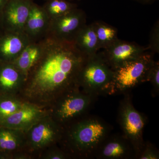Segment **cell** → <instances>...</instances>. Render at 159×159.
Segmentation results:
<instances>
[{
	"mask_svg": "<svg viewBox=\"0 0 159 159\" xmlns=\"http://www.w3.org/2000/svg\"><path fill=\"white\" fill-rule=\"evenodd\" d=\"M42 7L51 20L67 14L77 6L69 0H47Z\"/></svg>",
	"mask_w": 159,
	"mask_h": 159,
	"instance_id": "20",
	"label": "cell"
},
{
	"mask_svg": "<svg viewBox=\"0 0 159 159\" xmlns=\"http://www.w3.org/2000/svg\"><path fill=\"white\" fill-rule=\"evenodd\" d=\"M66 127L61 139H64L67 152L70 156L74 155L84 159L94 157L97 149L112 129L104 120L94 116L77 119Z\"/></svg>",
	"mask_w": 159,
	"mask_h": 159,
	"instance_id": "2",
	"label": "cell"
},
{
	"mask_svg": "<svg viewBox=\"0 0 159 159\" xmlns=\"http://www.w3.org/2000/svg\"><path fill=\"white\" fill-rule=\"evenodd\" d=\"M97 98L75 87L66 91L54 101L51 117L64 128L86 113Z\"/></svg>",
	"mask_w": 159,
	"mask_h": 159,
	"instance_id": "4",
	"label": "cell"
},
{
	"mask_svg": "<svg viewBox=\"0 0 159 159\" xmlns=\"http://www.w3.org/2000/svg\"><path fill=\"white\" fill-rule=\"evenodd\" d=\"M137 159H159V151L152 143L145 142L144 146Z\"/></svg>",
	"mask_w": 159,
	"mask_h": 159,
	"instance_id": "23",
	"label": "cell"
},
{
	"mask_svg": "<svg viewBox=\"0 0 159 159\" xmlns=\"http://www.w3.org/2000/svg\"><path fill=\"white\" fill-rule=\"evenodd\" d=\"M50 19L42 6L32 2L24 32L32 41H36L45 37Z\"/></svg>",
	"mask_w": 159,
	"mask_h": 159,
	"instance_id": "14",
	"label": "cell"
},
{
	"mask_svg": "<svg viewBox=\"0 0 159 159\" xmlns=\"http://www.w3.org/2000/svg\"><path fill=\"white\" fill-rule=\"evenodd\" d=\"M143 4H151L157 0H133Z\"/></svg>",
	"mask_w": 159,
	"mask_h": 159,
	"instance_id": "26",
	"label": "cell"
},
{
	"mask_svg": "<svg viewBox=\"0 0 159 159\" xmlns=\"http://www.w3.org/2000/svg\"><path fill=\"white\" fill-rule=\"evenodd\" d=\"M27 76L12 62L3 61L0 65V95L16 94L22 90Z\"/></svg>",
	"mask_w": 159,
	"mask_h": 159,
	"instance_id": "13",
	"label": "cell"
},
{
	"mask_svg": "<svg viewBox=\"0 0 159 159\" xmlns=\"http://www.w3.org/2000/svg\"><path fill=\"white\" fill-rule=\"evenodd\" d=\"M32 0H8L0 11L7 32H24Z\"/></svg>",
	"mask_w": 159,
	"mask_h": 159,
	"instance_id": "12",
	"label": "cell"
},
{
	"mask_svg": "<svg viewBox=\"0 0 159 159\" xmlns=\"http://www.w3.org/2000/svg\"><path fill=\"white\" fill-rule=\"evenodd\" d=\"M7 1L8 0H0V11L2 9Z\"/></svg>",
	"mask_w": 159,
	"mask_h": 159,
	"instance_id": "27",
	"label": "cell"
},
{
	"mask_svg": "<svg viewBox=\"0 0 159 159\" xmlns=\"http://www.w3.org/2000/svg\"><path fill=\"white\" fill-rule=\"evenodd\" d=\"M64 129L48 114L26 132L25 145L32 151L45 148L61 140Z\"/></svg>",
	"mask_w": 159,
	"mask_h": 159,
	"instance_id": "7",
	"label": "cell"
},
{
	"mask_svg": "<svg viewBox=\"0 0 159 159\" xmlns=\"http://www.w3.org/2000/svg\"><path fill=\"white\" fill-rule=\"evenodd\" d=\"M154 61L153 54L146 52L114 69L105 95L128 93L141 84L147 82L148 71Z\"/></svg>",
	"mask_w": 159,
	"mask_h": 159,
	"instance_id": "3",
	"label": "cell"
},
{
	"mask_svg": "<svg viewBox=\"0 0 159 159\" xmlns=\"http://www.w3.org/2000/svg\"><path fill=\"white\" fill-rule=\"evenodd\" d=\"M93 24L100 49L107 48L119 39L118 31L115 27L101 21H97Z\"/></svg>",
	"mask_w": 159,
	"mask_h": 159,
	"instance_id": "19",
	"label": "cell"
},
{
	"mask_svg": "<svg viewBox=\"0 0 159 159\" xmlns=\"http://www.w3.org/2000/svg\"><path fill=\"white\" fill-rule=\"evenodd\" d=\"M69 1H72V0H69ZM77 1H80V0H77Z\"/></svg>",
	"mask_w": 159,
	"mask_h": 159,
	"instance_id": "28",
	"label": "cell"
},
{
	"mask_svg": "<svg viewBox=\"0 0 159 159\" xmlns=\"http://www.w3.org/2000/svg\"><path fill=\"white\" fill-rule=\"evenodd\" d=\"M72 42L87 57L95 55L100 49L93 23L91 25L86 24L80 29Z\"/></svg>",
	"mask_w": 159,
	"mask_h": 159,
	"instance_id": "17",
	"label": "cell"
},
{
	"mask_svg": "<svg viewBox=\"0 0 159 159\" xmlns=\"http://www.w3.org/2000/svg\"><path fill=\"white\" fill-rule=\"evenodd\" d=\"M148 50L152 54L159 53V21L156 22L150 32Z\"/></svg>",
	"mask_w": 159,
	"mask_h": 159,
	"instance_id": "24",
	"label": "cell"
},
{
	"mask_svg": "<svg viewBox=\"0 0 159 159\" xmlns=\"http://www.w3.org/2000/svg\"><path fill=\"white\" fill-rule=\"evenodd\" d=\"M147 82H150L152 85V94L156 97L159 93V62L155 61L148 71Z\"/></svg>",
	"mask_w": 159,
	"mask_h": 159,
	"instance_id": "22",
	"label": "cell"
},
{
	"mask_svg": "<svg viewBox=\"0 0 159 159\" xmlns=\"http://www.w3.org/2000/svg\"><path fill=\"white\" fill-rule=\"evenodd\" d=\"M43 46L44 38L39 40L31 42L12 62L27 78L29 71L40 57Z\"/></svg>",
	"mask_w": 159,
	"mask_h": 159,
	"instance_id": "18",
	"label": "cell"
},
{
	"mask_svg": "<svg viewBox=\"0 0 159 159\" xmlns=\"http://www.w3.org/2000/svg\"><path fill=\"white\" fill-rule=\"evenodd\" d=\"M137 157L133 145L123 134L109 135L94 155L98 159H134Z\"/></svg>",
	"mask_w": 159,
	"mask_h": 159,
	"instance_id": "10",
	"label": "cell"
},
{
	"mask_svg": "<svg viewBox=\"0 0 159 159\" xmlns=\"http://www.w3.org/2000/svg\"><path fill=\"white\" fill-rule=\"evenodd\" d=\"M87 57L73 42L44 38L42 53L22 90L25 97L43 107L53 104L66 91L78 86V76Z\"/></svg>",
	"mask_w": 159,
	"mask_h": 159,
	"instance_id": "1",
	"label": "cell"
},
{
	"mask_svg": "<svg viewBox=\"0 0 159 159\" xmlns=\"http://www.w3.org/2000/svg\"><path fill=\"white\" fill-rule=\"evenodd\" d=\"M25 133L0 125V158L9 157L10 153L25 145Z\"/></svg>",
	"mask_w": 159,
	"mask_h": 159,
	"instance_id": "16",
	"label": "cell"
},
{
	"mask_svg": "<svg viewBox=\"0 0 159 159\" xmlns=\"http://www.w3.org/2000/svg\"><path fill=\"white\" fill-rule=\"evenodd\" d=\"M0 39V57L12 62L32 41L25 32H7Z\"/></svg>",
	"mask_w": 159,
	"mask_h": 159,
	"instance_id": "15",
	"label": "cell"
},
{
	"mask_svg": "<svg viewBox=\"0 0 159 159\" xmlns=\"http://www.w3.org/2000/svg\"><path fill=\"white\" fill-rule=\"evenodd\" d=\"M125 95L119 103L118 122L123 134L129 140L135 149L137 158L145 144L143 132L147 120L143 114L134 107L129 94Z\"/></svg>",
	"mask_w": 159,
	"mask_h": 159,
	"instance_id": "6",
	"label": "cell"
},
{
	"mask_svg": "<svg viewBox=\"0 0 159 159\" xmlns=\"http://www.w3.org/2000/svg\"><path fill=\"white\" fill-rule=\"evenodd\" d=\"M86 24L85 12L77 8L65 15L50 20L45 37L72 42L77 32Z\"/></svg>",
	"mask_w": 159,
	"mask_h": 159,
	"instance_id": "8",
	"label": "cell"
},
{
	"mask_svg": "<svg viewBox=\"0 0 159 159\" xmlns=\"http://www.w3.org/2000/svg\"><path fill=\"white\" fill-rule=\"evenodd\" d=\"M32 1H33V0H32Z\"/></svg>",
	"mask_w": 159,
	"mask_h": 159,
	"instance_id": "29",
	"label": "cell"
},
{
	"mask_svg": "<svg viewBox=\"0 0 159 159\" xmlns=\"http://www.w3.org/2000/svg\"><path fill=\"white\" fill-rule=\"evenodd\" d=\"M113 76V70L104 59L102 52L87 57L83 65L77 84L87 93L98 97L105 95Z\"/></svg>",
	"mask_w": 159,
	"mask_h": 159,
	"instance_id": "5",
	"label": "cell"
},
{
	"mask_svg": "<svg viewBox=\"0 0 159 159\" xmlns=\"http://www.w3.org/2000/svg\"><path fill=\"white\" fill-rule=\"evenodd\" d=\"M148 51V47L139 45L133 42L118 39L102 52L106 61L114 69L125 62L135 59Z\"/></svg>",
	"mask_w": 159,
	"mask_h": 159,
	"instance_id": "11",
	"label": "cell"
},
{
	"mask_svg": "<svg viewBox=\"0 0 159 159\" xmlns=\"http://www.w3.org/2000/svg\"><path fill=\"white\" fill-rule=\"evenodd\" d=\"M48 114L43 107L24 101L18 111L9 116L0 119V125L25 133L32 125Z\"/></svg>",
	"mask_w": 159,
	"mask_h": 159,
	"instance_id": "9",
	"label": "cell"
},
{
	"mask_svg": "<svg viewBox=\"0 0 159 159\" xmlns=\"http://www.w3.org/2000/svg\"><path fill=\"white\" fill-rule=\"evenodd\" d=\"M71 156L64 151L59 149H53L45 154L43 158L46 159H66Z\"/></svg>",
	"mask_w": 159,
	"mask_h": 159,
	"instance_id": "25",
	"label": "cell"
},
{
	"mask_svg": "<svg viewBox=\"0 0 159 159\" xmlns=\"http://www.w3.org/2000/svg\"><path fill=\"white\" fill-rule=\"evenodd\" d=\"M24 102L14 95H0V119L17 111L22 106Z\"/></svg>",
	"mask_w": 159,
	"mask_h": 159,
	"instance_id": "21",
	"label": "cell"
}]
</instances>
